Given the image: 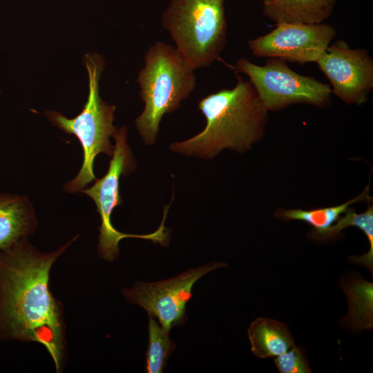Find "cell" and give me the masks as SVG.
Listing matches in <instances>:
<instances>
[{
    "instance_id": "6da1fadb",
    "label": "cell",
    "mask_w": 373,
    "mask_h": 373,
    "mask_svg": "<svg viewBox=\"0 0 373 373\" xmlns=\"http://www.w3.org/2000/svg\"><path fill=\"white\" fill-rule=\"evenodd\" d=\"M76 238L47 254L26 238L0 249V341L43 345L57 371L61 365L64 330L59 308L49 291V274L56 259Z\"/></svg>"
},
{
    "instance_id": "7a4b0ae2",
    "label": "cell",
    "mask_w": 373,
    "mask_h": 373,
    "mask_svg": "<svg viewBox=\"0 0 373 373\" xmlns=\"http://www.w3.org/2000/svg\"><path fill=\"white\" fill-rule=\"evenodd\" d=\"M231 89H222L203 97L198 108L206 118L198 135L170 144L175 153L210 159L224 149L243 151L262 135L267 110L251 83L236 75Z\"/></svg>"
},
{
    "instance_id": "3957f363",
    "label": "cell",
    "mask_w": 373,
    "mask_h": 373,
    "mask_svg": "<svg viewBox=\"0 0 373 373\" xmlns=\"http://www.w3.org/2000/svg\"><path fill=\"white\" fill-rule=\"evenodd\" d=\"M144 61L136 82L144 108L135 123L144 142L150 145L155 142L164 115L178 110L194 91L196 77L175 47L160 41L148 48Z\"/></svg>"
},
{
    "instance_id": "277c9868",
    "label": "cell",
    "mask_w": 373,
    "mask_h": 373,
    "mask_svg": "<svg viewBox=\"0 0 373 373\" xmlns=\"http://www.w3.org/2000/svg\"><path fill=\"white\" fill-rule=\"evenodd\" d=\"M85 65L88 76V95L82 112L73 119L61 113L46 111L48 119L66 133L75 135L79 140L84 152L82 168L77 175L64 185L68 193L80 192L95 180L93 162L99 153L112 157L114 146L110 141L117 129L113 125L115 106L104 102L99 97V77L104 66V59L97 54L85 55Z\"/></svg>"
},
{
    "instance_id": "5b68a950",
    "label": "cell",
    "mask_w": 373,
    "mask_h": 373,
    "mask_svg": "<svg viewBox=\"0 0 373 373\" xmlns=\"http://www.w3.org/2000/svg\"><path fill=\"white\" fill-rule=\"evenodd\" d=\"M161 21L193 70L218 60L227 45L224 0H171Z\"/></svg>"
},
{
    "instance_id": "8992f818",
    "label": "cell",
    "mask_w": 373,
    "mask_h": 373,
    "mask_svg": "<svg viewBox=\"0 0 373 373\" xmlns=\"http://www.w3.org/2000/svg\"><path fill=\"white\" fill-rule=\"evenodd\" d=\"M112 159L106 174L95 183L80 192L90 197L95 202L101 216L100 234L97 251L99 256L108 261L114 260L119 256V242L123 238H137L150 240L166 245L169 242V230L162 220L159 228L153 233L145 235L124 233L117 231L112 224L111 216L113 209L122 203L119 195V178L126 175L134 165V158L127 142V129L125 126L117 131Z\"/></svg>"
},
{
    "instance_id": "52a82bcc",
    "label": "cell",
    "mask_w": 373,
    "mask_h": 373,
    "mask_svg": "<svg viewBox=\"0 0 373 373\" xmlns=\"http://www.w3.org/2000/svg\"><path fill=\"white\" fill-rule=\"evenodd\" d=\"M235 69L245 74L267 111H276L293 104L327 105L332 93L328 84L298 74L284 59L269 58L265 65H256L239 58Z\"/></svg>"
},
{
    "instance_id": "ba28073f",
    "label": "cell",
    "mask_w": 373,
    "mask_h": 373,
    "mask_svg": "<svg viewBox=\"0 0 373 373\" xmlns=\"http://www.w3.org/2000/svg\"><path fill=\"white\" fill-rule=\"evenodd\" d=\"M222 262H211L191 268L173 278L157 282L137 281L122 290L126 300L145 309L167 331L186 321V304L193 296L195 283L207 273L226 267Z\"/></svg>"
},
{
    "instance_id": "9c48e42d",
    "label": "cell",
    "mask_w": 373,
    "mask_h": 373,
    "mask_svg": "<svg viewBox=\"0 0 373 373\" xmlns=\"http://www.w3.org/2000/svg\"><path fill=\"white\" fill-rule=\"evenodd\" d=\"M336 33V28L327 23L281 22L269 33L248 40L247 44L258 57H275L304 64L316 62Z\"/></svg>"
},
{
    "instance_id": "30bf717a",
    "label": "cell",
    "mask_w": 373,
    "mask_h": 373,
    "mask_svg": "<svg viewBox=\"0 0 373 373\" xmlns=\"http://www.w3.org/2000/svg\"><path fill=\"white\" fill-rule=\"evenodd\" d=\"M332 86V93L347 104L367 102L373 88V59L363 48H351L343 40L329 45L316 61Z\"/></svg>"
},
{
    "instance_id": "8fae6325",
    "label": "cell",
    "mask_w": 373,
    "mask_h": 373,
    "mask_svg": "<svg viewBox=\"0 0 373 373\" xmlns=\"http://www.w3.org/2000/svg\"><path fill=\"white\" fill-rule=\"evenodd\" d=\"M37 227V218L29 198L0 193V249L26 238Z\"/></svg>"
},
{
    "instance_id": "7c38bea8",
    "label": "cell",
    "mask_w": 373,
    "mask_h": 373,
    "mask_svg": "<svg viewBox=\"0 0 373 373\" xmlns=\"http://www.w3.org/2000/svg\"><path fill=\"white\" fill-rule=\"evenodd\" d=\"M336 0H264V15L276 23L317 24L333 12Z\"/></svg>"
},
{
    "instance_id": "4fadbf2b",
    "label": "cell",
    "mask_w": 373,
    "mask_h": 373,
    "mask_svg": "<svg viewBox=\"0 0 373 373\" xmlns=\"http://www.w3.org/2000/svg\"><path fill=\"white\" fill-rule=\"evenodd\" d=\"M251 351L258 358L277 356L295 346L287 325L268 318H258L248 328Z\"/></svg>"
},
{
    "instance_id": "5bb4252c",
    "label": "cell",
    "mask_w": 373,
    "mask_h": 373,
    "mask_svg": "<svg viewBox=\"0 0 373 373\" xmlns=\"http://www.w3.org/2000/svg\"><path fill=\"white\" fill-rule=\"evenodd\" d=\"M367 189L368 188L356 198L338 206L309 211L299 209H284L277 213V216L286 220H297L306 222L314 228L318 234L327 236L330 227L337 221L340 215L349 209L351 204L370 198Z\"/></svg>"
},
{
    "instance_id": "9a60e30c",
    "label": "cell",
    "mask_w": 373,
    "mask_h": 373,
    "mask_svg": "<svg viewBox=\"0 0 373 373\" xmlns=\"http://www.w3.org/2000/svg\"><path fill=\"white\" fill-rule=\"evenodd\" d=\"M149 343L146 353V372L161 373L166 366L167 361L175 350L176 344L165 329L152 316H149Z\"/></svg>"
},
{
    "instance_id": "2e32d148",
    "label": "cell",
    "mask_w": 373,
    "mask_h": 373,
    "mask_svg": "<svg viewBox=\"0 0 373 373\" xmlns=\"http://www.w3.org/2000/svg\"><path fill=\"white\" fill-rule=\"evenodd\" d=\"M343 217L330 227L327 236H332L340 233L343 229L353 226L359 228L365 234L370 244L368 252L363 256H353L350 260L362 265L372 274L373 271V209L369 207L367 211L356 213L352 208H349Z\"/></svg>"
},
{
    "instance_id": "e0dca14e",
    "label": "cell",
    "mask_w": 373,
    "mask_h": 373,
    "mask_svg": "<svg viewBox=\"0 0 373 373\" xmlns=\"http://www.w3.org/2000/svg\"><path fill=\"white\" fill-rule=\"evenodd\" d=\"M274 363L280 373L312 372L305 349L302 346L295 345L285 353L277 356Z\"/></svg>"
}]
</instances>
